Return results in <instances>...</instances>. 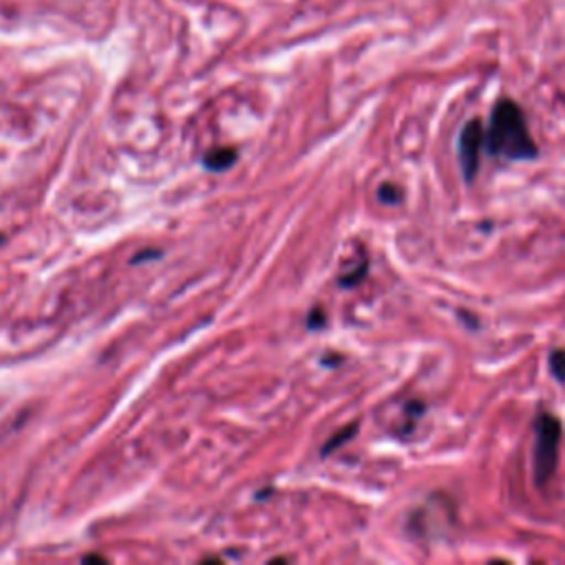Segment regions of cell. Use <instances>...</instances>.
I'll use <instances>...</instances> for the list:
<instances>
[{
  "mask_svg": "<svg viewBox=\"0 0 565 565\" xmlns=\"http://www.w3.org/2000/svg\"><path fill=\"white\" fill-rule=\"evenodd\" d=\"M483 150L490 157L508 161H527L539 154L536 141L530 135L521 106L512 99H499L490 113Z\"/></svg>",
  "mask_w": 565,
  "mask_h": 565,
  "instance_id": "obj_1",
  "label": "cell"
},
{
  "mask_svg": "<svg viewBox=\"0 0 565 565\" xmlns=\"http://www.w3.org/2000/svg\"><path fill=\"white\" fill-rule=\"evenodd\" d=\"M563 437L561 419L552 413H541L534 419V448H532V475L534 483L543 486L552 479L558 466V446Z\"/></svg>",
  "mask_w": 565,
  "mask_h": 565,
  "instance_id": "obj_2",
  "label": "cell"
},
{
  "mask_svg": "<svg viewBox=\"0 0 565 565\" xmlns=\"http://www.w3.org/2000/svg\"><path fill=\"white\" fill-rule=\"evenodd\" d=\"M483 141H486L483 121L477 117L468 119L457 139V157H459V168L466 183H472L479 172V166H481L479 157L483 150Z\"/></svg>",
  "mask_w": 565,
  "mask_h": 565,
  "instance_id": "obj_3",
  "label": "cell"
},
{
  "mask_svg": "<svg viewBox=\"0 0 565 565\" xmlns=\"http://www.w3.org/2000/svg\"><path fill=\"white\" fill-rule=\"evenodd\" d=\"M203 161H205V166H207L210 170L218 172V170L230 168V166L236 161V152H234L232 148H216V150L207 152V154L203 157Z\"/></svg>",
  "mask_w": 565,
  "mask_h": 565,
  "instance_id": "obj_4",
  "label": "cell"
},
{
  "mask_svg": "<svg viewBox=\"0 0 565 565\" xmlns=\"http://www.w3.org/2000/svg\"><path fill=\"white\" fill-rule=\"evenodd\" d=\"M358 433V422H353V424H349L347 428H340L333 437H329V441L322 446V450H320V455L324 457V455H329V452H333L335 448H340L342 444H347L353 435Z\"/></svg>",
  "mask_w": 565,
  "mask_h": 565,
  "instance_id": "obj_5",
  "label": "cell"
},
{
  "mask_svg": "<svg viewBox=\"0 0 565 565\" xmlns=\"http://www.w3.org/2000/svg\"><path fill=\"white\" fill-rule=\"evenodd\" d=\"M547 366H550V373L556 382H563L565 384V349H554L550 355H547Z\"/></svg>",
  "mask_w": 565,
  "mask_h": 565,
  "instance_id": "obj_6",
  "label": "cell"
},
{
  "mask_svg": "<svg viewBox=\"0 0 565 565\" xmlns=\"http://www.w3.org/2000/svg\"><path fill=\"white\" fill-rule=\"evenodd\" d=\"M377 199L386 205H397L404 196H402V188H397L395 183H382L377 190Z\"/></svg>",
  "mask_w": 565,
  "mask_h": 565,
  "instance_id": "obj_7",
  "label": "cell"
},
{
  "mask_svg": "<svg viewBox=\"0 0 565 565\" xmlns=\"http://www.w3.org/2000/svg\"><path fill=\"white\" fill-rule=\"evenodd\" d=\"M313 318H322V313H320V311H313ZM309 324H311V327H316V324L320 327V324H322V320H311Z\"/></svg>",
  "mask_w": 565,
  "mask_h": 565,
  "instance_id": "obj_8",
  "label": "cell"
},
{
  "mask_svg": "<svg viewBox=\"0 0 565 565\" xmlns=\"http://www.w3.org/2000/svg\"><path fill=\"white\" fill-rule=\"evenodd\" d=\"M84 561H97V563H104L102 556H84Z\"/></svg>",
  "mask_w": 565,
  "mask_h": 565,
  "instance_id": "obj_9",
  "label": "cell"
},
{
  "mask_svg": "<svg viewBox=\"0 0 565 565\" xmlns=\"http://www.w3.org/2000/svg\"><path fill=\"white\" fill-rule=\"evenodd\" d=\"M0 241H2V236H0Z\"/></svg>",
  "mask_w": 565,
  "mask_h": 565,
  "instance_id": "obj_10",
  "label": "cell"
}]
</instances>
